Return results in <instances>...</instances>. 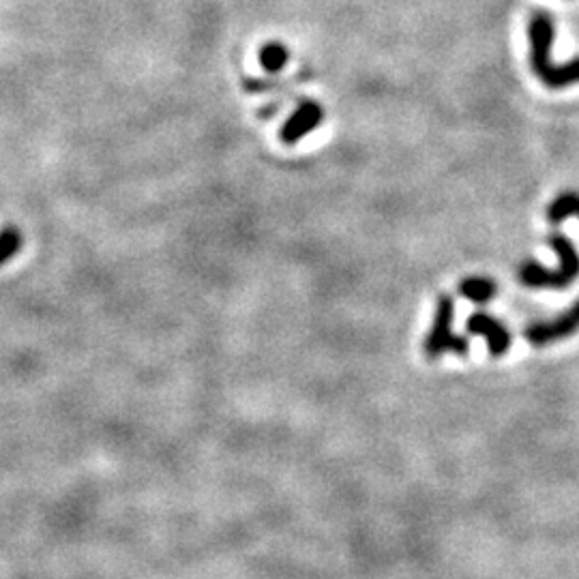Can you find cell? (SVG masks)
Here are the masks:
<instances>
[{"label":"cell","mask_w":579,"mask_h":579,"mask_svg":"<svg viewBox=\"0 0 579 579\" xmlns=\"http://www.w3.org/2000/svg\"><path fill=\"white\" fill-rule=\"evenodd\" d=\"M288 58H290V52L286 50V46H281V43H266V46L260 50V65L269 73H279L286 67Z\"/></svg>","instance_id":"30bf717a"},{"label":"cell","mask_w":579,"mask_h":579,"mask_svg":"<svg viewBox=\"0 0 579 579\" xmlns=\"http://www.w3.org/2000/svg\"><path fill=\"white\" fill-rule=\"evenodd\" d=\"M24 245V236L20 228L5 226L0 230V266H5L11 258H16Z\"/></svg>","instance_id":"9c48e42d"},{"label":"cell","mask_w":579,"mask_h":579,"mask_svg":"<svg viewBox=\"0 0 579 579\" xmlns=\"http://www.w3.org/2000/svg\"><path fill=\"white\" fill-rule=\"evenodd\" d=\"M453 316H455V303L451 296H440L438 307L434 314V324L425 337V356L427 359H440L442 354L453 352L457 356H466L470 350V341L466 337H459L453 333Z\"/></svg>","instance_id":"3957f363"},{"label":"cell","mask_w":579,"mask_h":579,"mask_svg":"<svg viewBox=\"0 0 579 579\" xmlns=\"http://www.w3.org/2000/svg\"><path fill=\"white\" fill-rule=\"evenodd\" d=\"M577 331H579V299L573 303V307L562 311V314L556 316L554 320L530 324L524 331V337L530 346L545 348L549 344H556V341L575 335Z\"/></svg>","instance_id":"277c9868"},{"label":"cell","mask_w":579,"mask_h":579,"mask_svg":"<svg viewBox=\"0 0 579 579\" xmlns=\"http://www.w3.org/2000/svg\"><path fill=\"white\" fill-rule=\"evenodd\" d=\"M567 217H579V193L575 191L560 193L547 209V219L552 221V224H560V221Z\"/></svg>","instance_id":"ba28073f"},{"label":"cell","mask_w":579,"mask_h":579,"mask_svg":"<svg viewBox=\"0 0 579 579\" xmlns=\"http://www.w3.org/2000/svg\"><path fill=\"white\" fill-rule=\"evenodd\" d=\"M496 292H498L496 281H492L489 277H468L462 281V284H459V294H462L464 299L479 303V305L492 301Z\"/></svg>","instance_id":"52a82bcc"},{"label":"cell","mask_w":579,"mask_h":579,"mask_svg":"<svg viewBox=\"0 0 579 579\" xmlns=\"http://www.w3.org/2000/svg\"><path fill=\"white\" fill-rule=\"evenodd\" d=\"M324 112L318 101H303L299 103V108L292 112V116L286 121V125L281 127V140L286 144H296L301 138H305L307 133L316 131L322 123Z\"/></svg>","instance_id":"8992f818"},{"label":"cell","mask_w":579,"mask_h":579,"mask_svg":"<svg viewBox=\"0 0 579 579\" xmlns=\"http://www.w3.org/2000/svg\"><path fill=\"white\" fill-rule=\"evenodd\" d=\"M470 335H481L487 339V348L492 356L507 354L511 348V333L498 318L489 314H472L466 322Z\"/></svg>","instance_id":"5b68a950"},{"label":"cell","mask_w":579,"mask_h":579,"mask_svg":"<svg viewBox=\"0 0 579 579\" xmlns=\"http://www.w3.org/2000/svg\"><path fill=\"white\" fill-rule=\"evenodd\" d=\"M554 18L539 11L534 13L528 24V39H530V67L547 88L558 91L579 82V56L573 58L567 65L552 63V48H554Z\"/></svg>","instance_id":"6da1fadb"},{"label":"cell","mask_w":579,"mask_h":579,"mask_svg":"<svg viewBox=\"0 0 579 579\" xmlns=\"http://www.w3.org/2000/svg\"><path fill=\"white\" fill-rule=\"evenodd\" d=\"M549 245L558 254L560 266L556 271H549L534 260H526L519 266V281L526 288H547V290H564L569 288L579 277V254L575 245L562 234H552Z\"/></svg>","instance_id":"7a4b0ae2"}]
</instances>
